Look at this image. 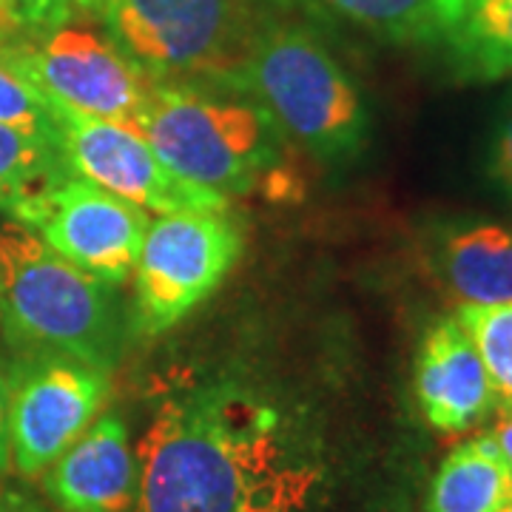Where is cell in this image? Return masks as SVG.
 Listing matches in <instances>:
<instances>
[{"mask_svg": "<svg viewBox=\"0 0 512 512\" xmlns=\"http://www.w3.org/2000/svg\"><path fill=\"white\" fill-rule=\"evenodd\" d=\"M134 456L131 512H302L322 481L282 413L234 382L165 399Z\"/></svg>", "mask_w": 512, "mask_h": 512, "instance_id": "obj_1", "label": "cell"}, {"mask_svg": "<svg viewBox=\"0 0 512 512\" xmlns=\"http://www.w3.org/2000/svg\"><path fill=\"white\" fill-rule=\"evenodd\" d=\"M0 333L18 356H66L109 376L123 356L114 288L15 220L0 225Z\"/></svg>", "mask_w": 512, "mask_h": 512, "instance_id": "obj_2", "label": "cell"}, {"mask_svg": "<svg viewBox=\"0 0 512 512\" xmlns=\"http://www.w3.org/2000/svg\"><path fill=\"white\" fill-rule=\"evenodd\" d=\"M205 83L151 80L140 134L177 177L228 194H251L279 163V126L248 94Z\"/></svg>", "mask_w": 512, "mask_h": 512, "instance_id": "obj_3", "label": "cell"}, {"mask_svg": "<svg viewBox=\"0 0 512 512\" xmlns=\"http://www.w3.org/2000/svg\"><path fill=\"white\" fill-rule=\"evenodd\" d=\"M319 163H348L367 140V109L356 83L302 23L271 18L256 35L237 80Z\"/></svg>", "mask_w": 512, "mask_h": 512, "instance_id": "obj_4", "label": "cell"}, {"mask_svg": "<svg viewBox=\"0 0 512 512\" xmlns=\"http://www.w3.org/2000/svg\"><path fill=\"white\" fill-rule=\"evenodd\" d=\"M94 15L148 80L225 89H237L256 35L271 20L262 0H97Z\"/></svg>", "mask_w": 512, "mask_h": 512, "instance_id": "obj_5", "label": "cell"}, {"mask_svg": "<svg viewBox=\"0 0 512 512\" xmlns=\"http://www.w3.org/2000/svg\"><path fill=\"white\" fill-rule=\"evenodd\" d=\"M0 60L57 109L140 128L151 80L106 32L63 20L0 40Z\"/></svg>", "mask_w": 512, "mask_h": 512, "instance_id": "obj_6", "label": "cell"}, {"mask_svg": "<svg viewBox=\"0 0 512 512\" xmlns=\"http://www.w3.org/2000/svg\"><path fill=\"white\" fill-rule=\"evenodd\" d=\"M242 248L228 211H177L148 222L131 271V328L148 339L177 328L234 271Z\"/></svg>", "mask_w": 512, "mask_h": 512, "instance_id": "obj_7", "label": "cell"}, {"mask_svg": "<svg viewBox=\"0 0 512 512\" xmlns=\"http://www.w3.org/2000/svg\"><path fill=\"white\" fill-rule=\"evenodd\" d=\"M9 382V453L20 478H40L109 402V373L66 356H18Z\"/></svg>", "mask_w": 512, "mask_h": 512, "instance_id": "obj_8", "label": "cell"}, {"mask_svg": "<svg viewBox=\"0 0 512 512\" xmlns=\"http://www.w3.org/2000/svg\"><path fill=\"white\" fill-rule=\"evenodd\" d=\"M57 148L66 168L148 214L228 211V197L177 177L134 128L57 109Z\"/></svg>", "mask_w": 512, "mask_h": 512, "instance_id": "obj_9", "label": "cell"}, {"mask_svg": "<svg viewBox=\"0 0 512 512\" xmlns=\"http://www.w3.org/2000/svg\"><path fill=\"white\" fill-rule=\"evenodd\" d=\"M15 222L32 228L74 268L117 288L134 271L151 220L143 208L77 174H66L35 200L20 205Z\"/></svg>", "mask_w": 512, "mask_h": 512, "instance_id": "obj_10", "label": "cell"}, {"mask_svg": "<svg viewBox=\"0 0 512 512\" xmlns=\"http://www.w3.org/2000/svg\"><path fill=\"white\" fill-rule=\"evenodd\" d=\"M60 512H131L137 498V456L126 421L100 413L89 430L40 476Z\"/></svg>", "mask_w": 512, "mask_h": 512, "instance_id": "obj_11", "label": "cell"}, {"mask_svg": "<svg viewBox=\"0 0 512 512\" xmlns=\"http://www.w3.org/2000/svg\"><path fill=\"white\" fill-rule=\"evenodd\" d=\"M416 399L427 424L444 436L473 430L495 407L487 367L456 316L439 319L421 339Z\"/></svg>", "mask_w": 512, "mask_h": 512, "instance_id": "obj_12", "label": "cell"}, {"mask_svg": "<svg viewBox=\"0 0 512 512\" xmlns=\"http://www.w3.org/2000/svg\"><path fill=\"white\" fill-rule=\"evenodd\" d=\"M464 83L512 77V0H433V35Z\"/></svg>", "mask_w": 512, "mask_h": 512, "instance_id": "obj_13", "label": "cell"}, {"mask_svg": "<svg viewBox=\"0 0 512 512\" xmlns=\"http://www.w3.org/2000/svg\"><path fill=\"white\" fill-rule=\"evenodd\" d=\"M439 271L458 305L512 302V228L481 222L450 231L441 242Z\"/></svg>", "mask_w": 512, "mask_h": 512, "instance_id": "obj_14", "label": "cell"}, {"mask_svg": "<svg viewBox=\"0 0 512 512\" xmlns=\"http://www.w3.org/2000/svg\"><path fill=\"white\" fill-rule=\"evenodd\" d=\"M512 501V470L490 433L461 441L441 461L427 512H498Z\"/></svg>", "mask_w": 512, "mask_h": 512, "instance_id": "obj_15", "label": "cell"}, {"mask_svg": "<svg viewBox=\"0 0 512 512\" xmlns=\"http://www.w3.org/2000/svg\"><path fill=\"white\" fill-rule=\"evenodd\" d=\"M72 174L52 140L0 126V211L15 217L20 205Z\"/></svg>", "mask_w": 512, "mask_h": 512, "instance_id": "obj_16", "label": "cell"}, {"mask_svg": "<svg viewBox=\"0 0 512 512\" xmlns=\"http://www.w3.org/2000/svg\"><path fill=\"white\" fill-rule=\"evenodd\" d=\"M325 12L387 43H430L433 0H313Z\"/></svg>", "mask_w": 512, "mask_h": 512, "instance_id": "obj_17", "label": "cell"}, {"mask_svg": "<svg viewBox=\"0 0 512 512\" xmlns=\"http://www.w3.org/2000/svg\"><path fill=\"white\" fill-rule=\"evenodd\" d=\"M456 319L470 333L493 384L495 407L512 410V302L458 305Z\"/></svg>", "mask_w": 512, "mask_h": 512, "instance_id": "obj_18", "label": "cell"}, {"mask_svg": "<svg viewBox=\"0 0 512 512\" xmlns=\"http://www.w3.org/2000/svg\"><path fill=\"white\" fill-rule=\"evenodd\" d=\"M0 126H12L57 146V123L52 103L26 83L18 72H12L0 60Z\"/></svg>", "mask_w": 512, "mask_h": 512, "instance_id": "obj_19", "label": "cell"}, {"mask_svg": "<svg viewBox=\"0 0 512 512\" xmlns=\"http://www.w3.org/2000/svg\"><path fill=\"white\" fill-rule=\"evenodd\" d=\"M12 3L18 6L26 29H37V26H52V23L89 15L94 12L97 0H12Z\"/></svg>", "mask_w": 512, "mask_h": 512, "instance_id": "obj_20", "label": "cell"}, {"mask_svg": "<svg viewBox=\"0 0 512 512\" xmlns=\"http://www.w3.org/2000/svg\"><path fill=\"white\" fill-rule=\"evenodd\" d=\"M493 174L498 183L504 185L512 194V111L510 117L504 120V126L495 137L493 148Z\"/></svg>", "mask_w": 512, "mask_h": 512, "instance_id": "obj_21", "label": "cell"}, {"mask_svg": "<svg viewBox=\"0 0 512 512\" xmlns=\"http://www.w3.org/2000/svg\"><path fill=\"white\" fill-rule=\"evenodd\" d=\"M12 467V453H9V382L6 370L0 367V481L6 478Z\"/></svg>", "mask_w": 512, "mask_h": 512, "instance_id": "obj_22", "label": "cell"}, {"mask_svg": "<svg viewBox=\"0 0 512 512\" xmlns=\"http://www.w3.org/2000/svg\"><path fill=\"white\" fill-rule=\"evenodd\" d=\"M0 512H52L37 495L6 487L0 490Z\"/></svg>", "mask_w": 512, "mask_h": 512, "instance_id": "obj_23", "label": "cell"}, {"mask_svg": "<svg viewBox=\"0 0 512 512\" xmlns=\"http://www.w3.org/2000/svg\"><path fill=\"white\" fill-rule=\"evenodd\" d=\"M498 444V450H501V456L507 458V464H510L512 470V410H501V416L495 421L493 433H490Z\"/></svg>", "mask_w": 512, "mask_h": 512, "instance_id": "obj_24", "label": "cell"}, {"mask_svg": "<svg viewBox=\"0 0 512 512\" xmlns=\"http://www.w3.org/2000/svg\"><path fill=\"white\" fill-rule=\"evenodd\" d=\"M23 29H26V23L20 18L18 6L12 0H0V40L18 35Z\"/></svg>", "mask_w": 512, "mask_h": 512, "instance_id": "obj_25", "label": "cell"}, {"mask_svg": "<svg viewBox=\"0 0 512 512\" xmlns=\"http://www.w3.org/2000/svg\"><path fill=\"white\" fill-rule=\"evenodd\" d=\"M498 512H512V501H510V504H507V507H501V510H498Z\"/></svg>", "mask_w": 512, "mask_h": 512, "instance_id": "obj_26", "label": "cell"}]
</instances>
